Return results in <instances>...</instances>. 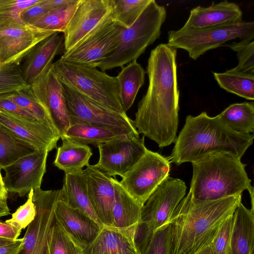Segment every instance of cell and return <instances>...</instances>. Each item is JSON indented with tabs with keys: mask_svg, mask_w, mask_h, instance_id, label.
<instances>
[{
	"mask_svg": "<svg viewBox=\"0 0 254 254\" xmlns=\"http://www.w3.org/2000/svg\"><path fill=\"white\" fill-rule=\"evenodd\" d=\"M57 223L83 250L97 237L102 227L88 215L68 205L62 199L55 207Z\"/></svg>",
	"mask_w": 254,
	"mask_h": 254,
	"instance_id": "19",
	"label": "cell"
},
{
	"mask_svg": "<svg viewBox=\"0 0 254 254\" xmlns=\"http://www.w3.org/2000/svg\"><path fill=\"white\" fill-rule=\"evenodd\" d=\"M23 243V238H22L0 246V254H18L22 247Z\"/></svg>",
	"mask_w": 254,
	"mask_h": 254,
	"instance_id": "46",
	"label": "cell"
},
{
	"mask_svg": "<svg viewBox=\"0 0 254 254\" xmlns=\"http://www.w3.org/2000/svg\"><path fill=\"white\" fill-rule=\"evenodd\" d=\"M217 116L223 123L237 132H254V102L231 104Z\"/></svg>",
	"mask_w": 254,
	"mask_h": 254,
	"instance_id": "29",
	"label": "cell"
},
{
	"mask_svg": "<svg viewBox=\"0 0 254 254\" xmlns=\"http://www.w3.org/2000/svg\"><path fill=\"white\" fill-rule=\"evenodd\" d=\"M193 174L189 192L191 198L203 201L242 193L247 190L254 206V188L241 158L214 153L191 162Z\"/></svg>",
	"mask_w": 254,
	"mask_h": 254,
	"instance_id": "4",
	"label": "cell"
},
{
	"mask_svg": "<svg viewBox=\"0 0 254 254\" xmlns=\"http://www.w3.org/2000/svg\"><path fill=\"white\" fill-rule=\"evenodd\" d=\"M76 0H42V3L49 10L61 8L76 1Z\"/></svg>",
	"mask_w": 254,
	"mask_h": 254,
	"instance_id": "47",
	"label": "cell"
},
{
	"mask_svg": "<svg viewBox=\"0 0 254 254\" xmlns=\"http://www.w3.org/2000/svg\"><path fill=\"white\" fill-rule=\"evenodd\" d=\"M230 248L232 254H254V210L242 202L234 213Z\"/></svg>",
	"mask_w": 254,
	"mask_h": 254,
	"instance_id": "24",
	"label": "cell"
},
{
	"mask_svg": "<svg viewBox=\"0 0 254 254\" xmlns=\"http://www.w3.org/2000/svg\"><path fill=\"white\" fill-rule=\"evenodd\" d=\"M62 190V200L68 205L73 208L79 209L101 226H103L91 204L87 192V178L84 170L65 174Z\"/></svg>",
	"mask_w": 254,
	"mask_h": 254,
	"instance_id": "25",
	"label": "cell"
},
{
	"mask_svg": "<svg viewBox=\"0 0 254 254\" xmlns=\"http://www.w3.org/2000/svg\"><path fill=\"white\" fill-rule=\"evenodd\" d=\"M34 95L49 115L61 139L70 126L62 85L52 66L31 85Z\"/></svg>",
	"mask_w": 254,
	"mask_h": 254,
	"instance_id": "16",
	"label": "cell"
},
{
	"mask_svg": "<svg viewBox=\"0 0 254 254\" xmlns=\"http://www.w3.org/2000/svg\"><path fill=\"white\" fill-rule=\"evenodd\" d=\"M56 32L12 19L0 25V66L19 65L38 43Z\"/></svg>",
	"mask_w": 254,
	"mask_h": 254,
	"instance_id": "13",
	"label": "cell"
},
{
	"mask_svg": "<svg viewBox=\"0 0 254 254\" xmlns=\"http://www.w3.org/2000/svg\"><path fill=\"white\" fill-rule=\"evenodd\" d=\"M88 197L97 217L103 226H112L115 191L112 177L88 165L84 169Z\"/></svg>",
	"mask_w": 254,
	"mask_h": 254,
	"instance_id": "18",
	"label": "cell"
},
{
	"mask_svg": "<svg viewBox=\"0 0 254 254\" xmlns=\"http://www.w3.org/2000/svg\"></svg>",
	"mask_w": 254,
	"mask_h": 254,
	"instance_id": "53",
	"label": "cell"
},
{
	"mask_svg": "<svg viewBox=\"0 0 254 254\" xmlns=\"http://www.w3.org/2000/svg\"><path fill=\"white\" fill-rule=\"evenodd\" d=\"M239 39L251 41L254 39V22L241 21L223 26L202 28L186 29L168 33V44L188 52L190 58L196 60L210 50L224 46L229 41Z\"/></svg>",
	"mask_w": 254,
	"mask_h": 254,
	"instance_id": "8",
	"label": "cell"
},
{
	"mask_svg": "<svg viewBox=\"0 0 254 254\" xmlns=\"http://www.w3.org/2000/svg\"><path fill=\"white\" fill-rule=\"evenodd\" d=\"M40 0H0V25L12 19H21V12Z\"/></svg>",
	"mask_w": 254,
	"mask_h": 254,
	"instance_id": "42",
	"label": "cell"
},
{
	"mask_svg": "<svg viewBox=\"0 0 254 254\" xmlns=\"http://www.w3.org/2000/svg\"><path fill=\"white\" fill-rule=\"evenodd\" d=\"M121 67L116 77L120 99L126 113L132 106L139 89L144 83L146 72L136 60Z\"/></svg>",
	"mask_w": 254,
	"mask_h": 254,
	"instance_id": "28",
	"label": "cell"
},
{
	"mask_svg": "<svg viewBox=\"0 0 254 254\" xmlns=\"http://www.w3.org/2000/svg\"><path fill=\"white\" fill-rule=\"evenodd\" d=\"M36 149L0 124V168L15 162Z\"/></svg>",
	"mask_w": 254,
	"mask_h": 254,
	"instance_id": "31",
	"label": "cell"
},
{
	"mask_svg": "<svg viewBox=\"0 0 254 254\" xmlns=\"http://www.w3.org/2000/svg\"><path fill=\"white\" fill-rule=\"evenodd\" d=\"M80 1L76 0L69 5L50 10L31 25L47 31L63 33Z\"/></svg>",
	"mask_w": 254,
	"mask_h": 254,
	"instance_id": "33",
	"label": "cell"
},
{
	"mask_svg": "<svg viewBox=\"0 0 254 254\" xmlns=\"http://www.w3.org/2000/svg\"><path fill=\"white\" fill-rule=\"evenodd\" d=\"M166 16L165 7L151 0L133 25L123 29L116 48L98 67L105 71L136 60L159 38Z\"/></svg>",
	"mask_w": 254,
	"mask_h": 254,
	"instance_id": "5",
	"label": "cell"
},
{
	"mask_svg": "<svg viewBox=\"0 0 254 254\" xmlns=\"http://www.w3.org/2000/svg\"><path fill=\"white\" fill-rule=\"evenodd\" d=\"M10 210L6 202H0V217L9 214Z\"/></svg>",
	"mask_w": 254,
	"mask_h": 254,
	"instance_id": "49",
	"label": "cell"
},
{
	"mask_svg": "<svg viewBox=\"0 0 254 254\" xmlns=\"http://www.w3.org/2000/svg\"><path fill=\"white\" fill-rule=\"evenodd\" d=\"M61 199L62 189L44 190L40 188L34 190L33 201L36 214L27 226L18 254H49V240L55 221V209Z\"/></svg>",
	"mask_w": 254,
	"mask_h": 254,
	"instance_id": "12",
	"label": "cell"
},
{
	"mask_svg": "<svg viewBox=\"0 0 254 254\" xmlns=\"http://www.w3.org/2000/svg\"><path fill=\"white\" fill-rule=\"evenodd\" d=\"M62 140V145L57 148L54 165L64 171L65 174L83 170L84 167L89 165V160L93 154L90 147L66 138Z\"/></svg>",
	"mask_w": 254,
	"mask_h": 254,
	"instance_id": "26",
	"label": "cell"
},
{
	"mask_svg": "<svg viewBox=\"0 0 254 254\" xmlns=\"http://www.w3.org/2000/svg\"><path fill=\"white\" fill-rule=\"evenodd\" d=\"M61 83L70 126L90 125L108 129L122 135L139 137L133 121L127 114L114 111Z\"/></svg>",
	"mask_w": 254,
	"mask_h": 254,
	"instance_id": "9",
	"label": "cell"
},
{
	"mask_svg": "<svg viewBox=\"0 0 254 254\" xmlns=\"http://www.w3.org/2000/svg\"><path fill=\"white\" fill-rule=\"evenodd\" d=\"M237 53L238 64L234 68L239 71L254 74V42L239 41L225 45Z\"/></svg>",
	"mask_w": 254,
	"mask_h": 254,
	"instance_id": "39",
	"label": "cell"
},
{
	"mask_svg": "<svg viewBox=\"0 0 254 254\" xmlns=\"http://www.w3.org/2000/svg\"><path fill=\"white\" fill-rule=\"evenodd\" d=\"M8 95L11 100L32 114L38 121L58 132L49 115L36 98L31 87L8 93Z\"/></svg>",
	"mask_w": 254,
	"mask_h": 254,
	"instance_id": "35",
	"label": "cell"
},
{
	"mask_svg": "<svg viewBox=\"0 0 254 254\" xmlns=\"http://www.w3.org/2000/svg\"><path fill=\"white\" fill-rule=\"evenodd\" d=\"M113 20L125 29L131 27L151 0H111Z\"/></svg>",
	"mask_w": 254,
	"mask_h": 254,
	"instance_id": "34",
	"label": "cell"
},
{
	"mask_svg": "<svg viewBox=\"0 0 254 254\" xmlns=\"http://www.w3.org/2000/svg\"><path fill=\"white\" fill-rule=\"evenodd\" d=\"M30 87L23 80L19 65L7 64L0 66V95Z\"/></svg>",
	"mask_w": 254,
	"mask_h": 254,
	"instance_id": "37",
	"label": "cell"
},
{
	"mask_svg": "<svg viewBox=\"0 0 254 254\" xmlns=\"http://www.w3.org/2000/svg\"><path fill=\"white\" fill-rule=\"evenodd\" d=\"M112 11L111 0H80L64 31V50H70Z\"/></svg>",
	"mask_w": 254,
	"mask_h": 254,
	"instance_id": "17",
	"label": "cell"
},
{
	"mask_svg": "<svg viewBox=\"0 0 254 254\" xmlns=\"http://www.w3.org/2000/svg\"><path fill=\"white\" fill-rule=\"evenodd\" d=\"M234 222V213L223 222L211 243L214 254H228Z\"/></svg>",
	"mask_w": 254,
	"mask_h": 254,
	"instance_id": "43",
	"label": "cell"
},
{
	"mask_svg": "<svg viewBox=\"0 0 254 254\" xmlns=\"http://www.w3.org/2000/svg\"><path fill=\"white\" fill-rule=\"evenodd\" d=\"M228 254H232L231 252L230 248L229 249V250L228 251Z\"/></svg>",
	"mask_w": 254,
	"mask_h": 254,
	"instance_id": "52",
	"label": "cell"
},
{
	"mask_svg": "<svg viewBox=\"0 0 254 254\" xmlns=\"http://www.w3.org/2000/svg\"><path fill=\"white\" fill-rule=\"evenodd\" d=\"M112 11L74 47L64 51L60 59L98 67L116 48L124 29L113 20Z\"/></svg>",
	"mask_w": 254,
	"mask_h": 254,
	"instance_id": "10",
	"label": "cell"
},
{
	"mask_svg": "<svg viewBox=\"0 0 254 254\" xmlns=\"http://www.w3.org/2000/svg\"><path fill=\"white\" fill-rule=\"evenodd\" d=\"M115 191L112 226L126 229L137 224L142 206L122 187L120 182L112 178Z\"/></svg>",
	"mask_w": 254,
	"mask_h": 254,
	"instance_id": "27",
	"label": "cell"
},
{
	"mask_svg": "<svg viewBox=\"0 0 254 254\" xmlns=\"http://www.w3.org/2000/svg\"><path fill=\"white\" fill-rule=\"evenodd\" d=\"M177 49L162 43L151 50L146 73L149 84L139 102L133 124L143 134L164 147L175 143L179 123L180 91Z\"/></svg>",
	"mask_w": 254,
	"mask_h": 254,
	"instance_id": "1",
	"label": "cell"
},
{
	"mask_svg": "<svg viewBox=\"0 0 254 254\" xmlns=\"http://www.w3.org/2000/svg\"><path fill=\"white\" fill-rule=\"evenodd\" d=\"M196 254H214L211 244L199 251Z\"/></svg>",
	"mask_w": 254,
	"mask_h": 254,
	"instance_id": "50",
	"label": "cell"
},
{
	"mask_svg": "<svg viewBox=\"0 0 254 254\" xmlns=\"http://www.w3.org/2000/svg\"><path fill=\"white\" fill-rule=\"evenodd\" d=\"M136 226L120 229L103 226L82 254H140L134 240Z\"/></svg>",
	"mask_w": 254,
	"mask_h": 254,
	"instance_id": "22",
	"label": "cell"
},
{
	"mask_svg": "<svg viewBox=\"0 0 254 254\" xmlns=\"http://www.w3.org/2000/svg\"><path fill=\"white\" fill-rule=\"evenodd\" d=\"M254 138L253 134L232 130L218 116L210 117L205 112L195 117L189 115L168 159L177 165L214 153L241 159L252 145Z\"/></svg>",
	"mask_w": 254,
	"mask_h": 254,
	"instance_id": "3",
	"label": "cell"
},
{
	"mask_svg": "<svg viewBox=\"0 0 254 254\" xmlns=\"http://www.w3.org/2000/svg\"><path fill=\"white\" fill-rule=\"evenodd\" d=\"M0 124L36 150L50 152L57 148V142L61 138L59 134L50 127H39L28 125L3 110H0Z\"/></svg>",
	"mask_w": 254,
	"mask_h": 254,
	"instance_id": "23",
	"label": "cell"
},
{
	"mask_svg": "<svg viewBox=\"0 0 254 254\" xmlns=\"http://www.w3.org/2000/svg\"><path fill=\"white\" fill-rule=\"evenodd\" d=\"M52 68L61 83L114 111L126 114L120 99L116 76L97 67L61 59L53 63Z\"/></svg>",
	"mask_w": 254,
	"mask_h": 254,
	"instance_id": "6",
	"label": "cell"
},
{
	"mask_svg": "<svg viewBox=\"0 0 254 254\" xmlns=\"http://www.w3.org/2000/svg\"><path fill=\"white\" fill-rule=\"evenodd\" d=\"M49 151L36 150L3 168V181L8 192L22 197L32 189L40 188L46 172Z\"/></svg>",
	"mask_w": 254,
	"mask_h": 254,
	"instance_id": "15",
	"label": "cell"
},
{
	"mask_svg": "<svg viewBox=\"0 0 254 254\" xmlns=\"http://www.w3.org/2000/svg\"><path fill=\"white\" fill-rule=\"evenodd\" d=\"M56 32L35 46L20 67L24 81L31 85L52 66L55 57L64 48V36Z\"/></svg>",
	"mask_w": 254,
	"mask_h": 254,
	"instance_id": "20",
	"label": "cell"
},
{
	"mask_svg": "<svg viewBox=\"0 0 254 254\" xmlns=\"http://www.w3.org/2000/svg\"><path fill=\"white\" fill-rule=\"evenodd\" d=\"M213 74L220 87L228 92L254 100V74L233 68L222 73L213 72Z\"/></svg>",
	"mask_w": 254,
	"mask_h": 254,
	"instance_id": "30",
	"label": "cell"
},
{
	"mask_svg": "<svg viewBox=\"0 0 254 254\" xmlns=\"http://www.w3.org/2000/svg\"><path fill=\"white\" fill-rule=\"evenodd\" d=\"M187 186L181 179L168 177L149 196L142 206L134 240L140 254L145 250L154 231L168 223L186 194Z\"/></svg>",
	"mask_w": 254,
	"mask_h": 254,
	"instance_id": "7",
	"label": "cell"
},
{
	"mask_svg": "<svg viewBox=\"0 0 254 254\" xmlns=\"http://www.w3.org/2000/svg\"><path fill=\"white\" fill-rule=\"evenodd\" d=\"M0 110L6 112L11 117L28 125L39 127H48L14 103L9 98L8 93L0 95Z\"/></svg>",
	"mask_w": 254,
	"mask_h": 254,
	"instance_id": "41",
	"label": "cell"
},
{
	"mask_svg": "<svg viewBox=\"0 0 254 254\" xmlns=\"http://www.w3.org/2000/svg\"><path fill=\"white\" fill-rule=\"evenodd\" d=\"M170 161L147 149L137 162L124 176L120 183L141 206L149 196L169 177Z\"/></svg>",
	"mask_w": 254,
	"mask_h": 254,
	"instance_id": "11",
	"label": "cell"
},
{
	"mask_svg": "<svg viewBox=\"0 0 254 254\" xmlns=\"http://www.w3.org/2000/svg\"><path fill=\"white\" fill-rule=\"evenodd\" d=\"M33 193L34 190L32 189L29 192L26 201L17 209L10 219L6 220L5 222L22 230L34 220L36 210L33 201Z\"/></svg>",
	"mask_w": 254,
	"mask_h": 254,
	"instance_id": "40",
	"label": "cell"
},
{
	"mask_svg": "<svg viewBox=\"0 0 254 254\" xmlns=\"http://www.w3.org/2000/svg\"><path fill=\"white\" fill-rule=\"evenodd\" d=\"M99 161L95 166L110 177L124 176L145 153L144 137L124 136L98 146Z\"/></svg>",
	"mask_w": 254,
	"mask_h": 254,
	"instance_id": "14",
	"label": "cell"
},
{
	"mask_svg": "<svg viewBox=\"0 0 254 254\" xmlns=\"http://www.w3.org/2000/svg\"><path fill=\"white\" fill-rule=\"evenodd\" d=\"M242 11L237 4L225 0L207 7L192 8L182 27L202 29L235 24L242 21Z\"/></svg>",
	"mask_w": 254,
	"mask_h": 254,
	"instance_id": "21",
	"label": "cell"
},
{
	"mask_svg": "<svg viewBox=\"0 0 254 254\" xmlns=\"http://www.w3.org/2000/svg\"><path fill=\"white\" fill-rule=\"evenodd\" d=\"M242 194L200 201L190 192L174 210L172 224V254H196L210 245L221 225L241 202Z\"/></svg>",
	"mask_w": 254,
	"mask_h": 254,
	"instance_id": "2",
	"label": "cell"
},
{
	"mask_svg": "<svg viewBox=\"0 0 254 254\" xmlns=\"http://www.w3.org/2000/svg\"><path fill=\"white\" fill-rule=\"evenodd\" d=\"M124 136L98 126L75 124L69 127L64 138L81 144H92L98 147L101 144Z\"/></svg>",
	"mask_w": 254,
	"mask_h": 254,
	"instance_id": "32",
	"label": "cell"
},
{
	"mask_svg": "<svg viewBox=\"0 0 254 254\" xmlns=\"http://www.w3.org/2000/svg\"><path fill=\"white\" fill-rule=\"evenodd\" d=\"M42 0L24 9L20 14V18L26 24L31 25L49 10L42 3Z\"/></svg>",
	"mask_w": 254,
	"mask_h": 254,
	"instance_id": "44",
	"label": "cell"
},
{
	"mask_svg": "<svg viewBox=\"0 0 254 254\" xmlns=\"http://www.w3.org/2000/svg\"><path fill=\"white\" fill-rule=\"evenodd\" d=\"M172 224L162 225L154 231L143 254H172Z\"/></svg>",
	"mask_w": 254,
	"mask_h": 254,
	"instance_id": "38",
	"label": "cell"
},
{
	"mask_svg": "<svg viewBox=\"0 0 254 254\" xmlns=\"http://www.w3.org/2000/svg\"><path fill=\"white\" fill-rule=\"evenodd\" d=\"M82 250L55 219L49 237V254H82Z\"/></svg>",
	"mask_w": 254,
	"mask_h": 254,
	"instance_id": "36",
	"label": "cell"
},
{
	"mask_svg": "<svg viewBox=\"0 0 254 254\" xmlns=\"http://www.w3.org/2000/svg\"><path fill=\"white\" fill-rule=\"evenodd\" d=\"M8 193L4 184L3 178L1 174V169L0 168V202H6L8 197Z\"/></svg>",
	"mask_w": 254,
	"mask_h": 254,
	"instance_id": "48",
	"label": "cell"
},
{
	"mask_svg": "<svg viewBox=\"0 0 254 254\" xmlns=\"http://www.w3.org/2000/svg\"><path fill=\"white\" fill-rule=\"evenodd\" d=\"M13 241H14L12 240L0 238V246L11 243Z\"/></svg>",
	"mask_w": 254,
	"mask_h": 254,
	"instance_id": "51",
	"label": "cell"
},
{
	"mask_svg": "<svg viewBox=\"0 0 254 254\" xmlns=\"http://www.w3.org/2000/svg\"><path fill=\"white\" fill-rule=\"evenodd\" d=\"M21 230L6 222H0V238L16 240L21 233Z\"/></svg>",
	"mask_w": 254,
	"mask_h": 254,
	"instance_id": "45",
	"label": "cell"
}]
</instances>
